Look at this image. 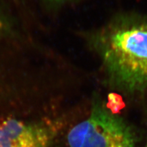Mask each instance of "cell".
Segmentation results:
<instances>
[{
	"mask_svg": "<svg viewBox=\"0 0 147 147\" xmlns=\"http://www.w3.org/2000/svg\"><path fill=\"white\" fill-rule=\"evenodd\" d=\"M90 42L114 89L147 96V16L116 17L92 35Z\"/></svg>",
	"mask_w": 147,
	"mask_h": 147,
	"instance_id": "6da1fadb",
	"label": "cell"
},
{
	"mask_svg": "<svg viewBox=\"0 0 147 147\" xmlns=\"http://www.w3.org/2000/svg\"><path fill=\"white\" fill-rule=\"evenodd\" d=\"M67 142L69 147H136L137 137L123 119L97 100L89 117L68 131Z\"/></svg>",
	"mask_w": 147,
	"mask_h": 147,
	"instance_id": "7a4b0ae2",
	"label": "cell"
},
{
	"mask_svg": "<svg viewBox=\"0 0 147 147\" xmlns=\"http://www.w3.org/2000/svg\"><path fill=\"white\" fill-rule=\"evenodd\" d=\"M57 131L49 123L0 119V147H53Z\"/></svg>",
	"mask_w": 147,
	"mask_h": 147,
	"instance_id": "3957f363",
	"label": "cell"
},
{
	"mask_svg": "<svg viewBox=\"0 0 147 147\" xmlns=\"http://www.w3.org/2000/svg\"><path fill=\"white\" fill-rule=\"evenodd\" d=\"M51 1H55V2H60V1H64V0H51Z\"/></svg>",
	"mask_w": 147,
	"mask_h": 147,
	"instance_id": "277c9868",
	"label": "cell"
},
{
	"mask_svg": "<svg viewBox=\"0 0 147 147\" xmlns=\"http://www.w3.org/2000/svg\"><path fill=\"white\" fill-rule=\"evenodd\" d=\"M0 27H1V24H0Z\"/></svg>",
	"mask_w": 147,
	"mask_h": 147,
	"instance_id": "5b68a950",
	"label": "cell"
}]
</instances>
